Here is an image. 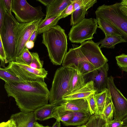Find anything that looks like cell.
<instances>
[{
    "instance_id": "1",
    "label": "cell",
    "mask_w": 127,
    "mask_h": 127,
    "mask_svg": "<svg viewBox=\"0 0 127 127\" xmlns=\"http://www.w3.org/2000/svg\"><path fill=\"white\" fill-rule=\"evenodd\" d=\"M8 97L15 99L21 112L28 113L48 104L50 91L44 80L5 83Z\"/></svg>"
},
{
    "instance_id": "2",
    "label": "cell",
    "mask_w": 127,
    "mask_h": 127,
    "mask_svg": "<svg viewBox=\"0 0 127 127\" xmlns=\"http://www.w3.org/2000/svg\"><path fill=\"white\" fill-rule=\"evenodd\" d=\"M65 31L57 25L42 34V43L46 47L49 59L54 65L61 64L67 52V36Z\"/></svg>"
},
{
    "instance_id": "3",
    "label": "cell",
    "mask_w": 127,
    "mask_h": 127,
    "mask_svg": "<svg viewBox=\"0 0 127 127\" xmlns=\"http://www.w3.org/2000/svg\"><path fill=\"white\" fill-rule=\"evenodd\" d=\"M6 9L3 25L0 29V38L5 52L7 63L15 61L17 34L19 23L11 13Z\"/></svg>"
},
{
    "instance_id": "4",
    "label": "cell",
    "mask_w": 127,
    "mask_h": 127,
    "mask_svg": "<svg viewBox=\"0 0 127 127\" xmlns=\"http://www.w3.org/2000/svg\"><path fill=\"white\" fill-rule=\"evenodd\" d=\"M74 69L63 66L57 70L49 91L50 104L58 106L65 102L63 98L70 94V83Z\"/></svg>"
},
{
    "instance_id": "5",
    "label": "cell",
    "mask_w": 127,
    "mask_h": 127,
    "mask_svg": "<svg viewBox=\"0 0 127 127\" xmlns=\"http://www.w3.org/2000/svg\"><path fill=\"white\" fill-rule=\"evenodd\" d=\"M120 2L99 6L95 11L96 19H103L117 28L127 42V16L120 9Z\"/></svg>"
},
{
    "instance_id": "6",
    "label": "cell",
    "mask_w": 127,
    "mask_h": 127,
    "mask_svg": "<svg viewBox=\"0 0 127 127\" xmlns=\"http://www.w3.org/2000/svg\"><path fill=\"white\" fill-rule=\"evenodd\" d=\"M98 27L97 19L85 18L72 26L68 35L69 39L71 42L80 44L92 39Z\"/></svg>"
},
{
    "instance_id": "7",
    "label": "cell",
    "mask_w": 127,
    "mask_h": 127,
    "mask_svg": "<svg viewBox=\"0 0 127 127\" xmlns=\"http://www.w3.org/2000/svg\"><path fill=\"white\" fill-rule=\"evenodd\" d=\"M42 10L41 6L33 7L25 0H12L11 11L20 23H29L43 18L46 15Z\"/></svg>"
},
{
    "instance_id": "8",
    "label": "cell",
    "mask_w": 127,
    "mask_h": 127,
    "mask_svg": "<svg viewBox=\"0 0 127 127\" xmlns=\"http://www.w3.org/2000/svg\"><path fill=\"white\" fill-rule=\"evenodd\" d=\"M107 88L114 106V119L122 121L127 116V99L116 87L112 76L108 77Z\"/></svg>"
},
{
    "instance_id": "9",
    "label": "cell",
    "mask_w": 127,
    "mask_h": 127,
    "mask_svg": "<svg viewBox=\"0 0 127 127\" xmlns=\"http://www.w3.org/2000/svg\"><path fill=\"white\" fill-rule=\"evenodd\" d=\"M7 67L24 81L44 80L48 74V71L44 68L35 69L30 65L15 61L9 62Z\"/></svg>"
},
{
    "instance_id": "10",
    "label": "cell",
    "mask_w": 127,
    "mask_h": 127,
    "mask_svg": "<svg viewBox=\"0 0 127 127\" xmlns=\"http://www.w3.org/2000/svg\"><path fill=\"white\" fill-rule=\"evenodd\" d=\"M99 46L91 39L83 42L79 46L84 55L96 69L102 67L108 61Z\"/></svg>"
},
{
    "instance_id": "11",
    "label": "cell",
    "mask_w": 127,
    "mask_h": 127,
    "mask_svg": "<svg viewBox=\"0 0 127 127\" xmlns=\"http://www.w3.org/2000/svg\"><path fill=\"white\" fill-rule=\"evenodd\" d=\"M42 18L27 23H19L17 34L16 57L20 56L25 47V44L37 28Z\"/></svg>"
},
{
    "instance_id": "12",
    "label": "cell",
    "mask_w": 127,
    "mask_h": 127,
    "mask_svg": "<svg viewBox=\"0 0 127 127\" xmlns=\"http://www.w3.org/2000/svg\"><path fill=\"white\" fill-rule=\"evenodd\" d=\"M75 11L71 14L70 25L74 26L85 19L87 10L97 2L96 0H71Z\"/></svg>"
},
{
    "instance_id": "13",
    "label": "cell",
    "mask_w": 127,
    "mask_h": 127,
    "mask_svg": "<svg viewBox=\"0 0 127 127\" xmlns=\"http://www.w3.org/2000/svg\"><path fill=\"white\" fill-rule=\"evenodd\" d=\"M66 54L62 63L63 66L77 70L79 65L85 61H89L80 50L78 45L72 44Z\"/></svg>"
},
{
    "instance_id": "14",
    "label": "cell",
    "mask_w": 127,
    "mask_h": 127,
    "mask_svg": "<svg viewBox=\"0 0 127 127\" xmlns=\"http://www.w3.org/2000/svg\"><path fill=\"white\" fill-rule=\"evenodd\" d=\"M108 65L107 63L99 69L93 72L91 76L96 94L101 92L107 88Z\"/></svg>"
},
{
    "instance_id": "15",
    "label": "cell",
    "mask_w": 127,
    "mask_h": 127,
    "mask_svg": "<svg viewBox=\"0 0 127 127\" xmlns=\"http://www.w3.org/2000/svg\"><path fill=\"white\" fill-rule=\"evenodd\" d=\"M57 106L62 110L84 112L91 114L86 98L68 100Z\"/></svg>"
},
{
    "instance_id": "16",
    "label": "cell",
    "mask_w": 127,
    "mask_h": 127,
    "mask_svg": "<svg viewBox=\"0 0 127 127\" xmlns=\"http://www.w3.org/2000/svg\"><path fill=\"white\" fill-rule=\"evenodd\" d=\"M96 94L93 81L91 80L87 82L77 91L64 96L63 99L65 102L68 100L79 99L86 98L90 95Z\"/></svg>"
},
{
    "instance_id": "17",
    "label": "cell",
    "mask_w": 127,
    "mask_h": 127,
    "mask_svg": "<svg viewBox=\"0 0 127 127\" xmlns=\"http://www.w3.org/2000/svg\"><path fill=\"white\" fill-rule=\"evenodd\" d=\"M10 118L14 121L16 127H33L36 122L34 111L28 113L21 111L12 114Z\"/></svg>"
},
{
    "instance_id": "18",
    "label": "cell",
    "mask_w": 127,
    "mask_h": 127,
    "mask_svg": "<svg viewBox=\"0 0 127 127\" xmlns=\"http://www.w3.org/2000/svg\"><path fill=\"white\" fill-rule=\"evenodd\" d=\"M71 3V0H53L46 7V16L44 19L60 14Z\"/></svg>"
},
{
    "instance_id": "19",
    "label": "cell",
    "mask_w": 127,
    "mask_h": 127,
    "mask_svg": "<svg viewBox=\"0 0 127 127\" xmlns=\"http://www.w3.org/2000/svg\"><path fill=\"white\" fill-rule=\"evenodd\" d=\"M57 106L51 104H47L36 109L34 111L35 119L43 121L52 118L54 110Z\"/></svg>"
},
{
    "instance_id": "20",
    "label": "cell",
    "mask_w": 127,
    "mask_h": 127,
    "mask_svg": "<svg viewBox=\"0 0 127 127\" xmlns=\"http://www.w3.org/2000/svg\"><path fill=\"white\" fill-rule=\"evenodd\" d=\"M73 116L69 121L63 122L65 126H80L84 125L88 121L92 115L91 114L86 112L73 111Z\"/></svg>"
},
{
    "instance_id": "21",
    "label": "cell",
    "mask_w": 127,
    "mask_h": 127,
    "mask_svg": "<svg viewBox=\"0 0 127 127\" xmlns=\"http://www.w3.org/2000/svg\"><path fill=\"white\" fill-rule=\"evenodd\" d=\"M110 95L109 90L107 88L101 92L94 95L97 107L95 114L102 115Z\"/></svg>"
},
{
    "instance_id": "22",
    "label": "cell",
    "mask_w": 127,
    "mask_h": 127,
    "mask_svg": "<svg viewBox=\"0 0 127 127\" xmlns=\"http://www.w3.org/2000/svg\"><path fill=\"white\" fill-rule=\"evenodd\" d=\"M126 42L123 37L121 36L114 35L105 36V38L96 43L101 45L99 47L106 48L114 49L115 45L121 43Z\"/></svg>"
},
{
    "instance_id": "23",
    "label": "cell",
    "mask_w": 127,
    "mask_h": 127,
    "mask_svg": "<svg viewBox=\"0 0 127 127\" xmlns=\"http://www.w3.org/2000/svg\"><path fill=\"white\" fill-rule=\"evenodd\" d=\"M97 19L98 25V28L102 30L105 36L114 35L123 37L119 30L108 21L101 18H98Z\"/></svg>"
},
{
    "instance_id": "24",
    "label": "cell",
    "mask_w": 127,
    "mask_h": 127,
    "mask_svg": "<svg viewBox=\"0 0 127 127\" xmlns=\"http://www.w3.org/2000/svg\"><path fill=\"white\" fill-rule=\"evenodd\" d=\"M86 83L83 76L78 71L74 69L70 83V94L77 91Z\"/></svg>"
},
{
    "instance_id": "25",
    "label": "cell",
    "mask_w": 127,
    "mask_h": 127,
    "mask_svg": "<svg viewBox=\"0 0 127 127\" xmlns=\"http://www.w3.org/2000/svg\"><path fill=\"white\" fill-rule=\"evenodd\" d=\"M61 13L58 15L45 20L42 19L37 27L38 34L43 33L51 27L57 25L59 20L62 18Z\"/></svg>"
},
{
    "instance_id": "26",
    "label": "cell",
    "mask_w": 127,
    "mask_h": 127,
    "mask_svg": "<svg viewBox=\"0 0 127 127\" xmlns=\"http://www.w3.org/2000/svg\"><path fill=\"white\" fill-rule=\"evenodd\" d=\"M73 116V111L62 110L57 106L54 110L52 114V118L62 122L69 121Z\"/></svg>"
},
{
    "instance_id": "27",
    "label": "cell",
    "mask_w": 127,
    "mask_h": 127,
    "mask_svg": "<svg viewBox=\"0 0 127 127\" xmlns=\"http://www.w3.org/2000/svg\"><path fill=\"white\" fill-rule=\"evenodd\" d=\"M0 78L5 83L24 81L13 73L7 67L4 68L0 67Z\"/></svg>"
},
{
    "instance_id": "28",
    "label": "cell",
    "mask_w": 127,
    "mask_h": 127,
    "mask_svg": "<svg viewBox=\"0 0 127 127\" xmlns=\"http://www.w3.org/2000/svg\"><path fill=\"white\" fill-rule=\"evenodd\" d=\"M107 121L102 115H92L85 125L87 127H106Z\"/></svg>"
},
{
    "instance_id": "29",
    "label": "cell",
    "mask_w": 127,
    "mask_h": 127,
    "mask_svg": "<svg viewBox=\"0 0 127 127\" xmlns=\"http://www.w3.org/2000/svg\"><path fill=\"white\" fill-rule=\"evenodd\" d=\"M95 66L89 61H85L80 64L78 66L77 70L83 77L96 70Z\"/></svg>"
},
{
    "instance_id": "30",
    "label": "cell",
    "mask_w": 127,
    "mask_h": 127,
    "mask_svg": "<svg viewBox=\"0 0 127 127\" xmlns=\"http://www.w3.org/2000/svg\"><path fill=\"white\" fill-rule=\"evenodd\" d=\"M114 114V107L110 95L103 110L102 115L107 122H108L112 120Z\"/></svg>"
},
{
    "instance_id": "31",
    "label": "cell",
    "mask_w": 127,
    "mask_h": 127,
    "mask_svg": "<svg viewBox=\"0 0 127 127\" xmlns=\"http://www.w3.org/2000/svg\"><path fill=\"white\" fill-rule=\"evenodd\" d=\"M32 59L31 52L26 48L21 54L16 58L15 62L30 65L31 63Z\"/></svg>"
},
{
    "instance_id": "32",
    "label": "cell",
    "mask_w": 127,
    "mask_h": 127,
    "mask_svg": "<svg viewBox=\"0 0 127 127\" xmlns=\"http://www.w3.org/2000/svg\"><path fill=\"white\" fill-rule=\"evenodd\" d=\"M31 54L32 59L30 66L32 68L36 69L43 68V61L40 60L38 54L36 52H31Z\"/></svg>"
},
{
    "instance_id": "33",
    "label": "cell",
    "mask_w": 127,
    "mask_h": 127,
    "mask_svg": "<svg viewBox=\"0 0 127 127\" xmlns=\"http://www.w3.org/2000/svg\"><path fill=\"white\" fill-rule=\"evenodd\" d=\"M115 58L119 67L122 71L127 72V55L123 54Z\"/></svg>"
},
{
    "instance_id": "34",
    "label": "cell",
    "mask_w": 127,
    "mask_h": 127,
    "mask_svg": "<svg viewBox=\"0 0 127 127\" xmlns=\"http://www.w3.org/2000/svg\"><path fill=\"white\" fill-rule=\"evenodd\" d=\"M94 95H91L86 98L88 103L91 113L92 115L95 114L97 111Z\"/></svg>"
},
{
    "instance_id": "35",
    "label": "cell",
    "mask_w": 127,
    "mask_h": 127,
    "mask_svg": "<svg viewBox=\"0 0 127 127\" xmlns=\"http://www.w3.org/2000/svg\"><path fill=\"white\" fill-rule=\"evenodd\" d=\"M0 58L1 61L0 66H2L4 68L6 67L5 64H6V56L4 49L1 39H0Z\"/></svg>"
},
{
    "instance_id": "36",
    "label": "cell",
    "mask_w": 127,
    "mask_h": 127,
    "mask_svg": "<svg viewBox=\"0 0 127 127\" xmlns=\"http://www.w3.org/2000/svg\"><path fill=\"white\" fill-rule=\"evenodd\" d=\"M74 11L73 5L71 2L62 12L61 15L62 18H65L71 14Z\"/></svg>"
},
{
    "instance_id": "37",
    "label": "cell",
    "mask_w": 127,
    "mask_h": 127,
    "mask_svg": "<svg viewBox=\"0 0 127 127\" xmlns=\"http://www.w3.org/2000/svg\"><path fill=\"white\" fill-rule=\"evenodd\" d=\"M6 9L2 0H0V29L3 25Z\"/></svg>"
},
{
    "instance_id": "38",
    "label": "cell",
    "mask_w": 127,
    "mask_h": 127,
    "mask_svg": "<svg viewBox=\"0 0 127 127\" xmlns=\"http://www.w3.org/2000/svg\"><path fill=\"white\" fill-rule=\"evenodd\" d=\"M123 125L122 121L114 119L107 122L106 127H121Z\"/></svg>"
},
{
    "instance_id": "39",
    "label": "cell",
    "mask_w": 127,
    "mask_h": 127,
    "mask_svg": "<svg viewBox=\"0 0 127 127\" xmlns=\"http://www.w3.org/2000/svg\"><path fill=\"white\" fill-rule=\"evenodd\" d=\"M0 127H16V126L14 121L10 118L7 122L1 123Z\"/></svg>"
},
{
    "instance_id": "40",
    "label": "cell",
    "mask_w": 127,
    "mask_h": 127,
    "mask_svg": "<svg viewBox=\"0 0 127 127\" xmlns=\"http://www.w3.org/2000/svg\"><path fill=\"white\" fill-rule=\"evenodd\" d=\"M6 10L10 13H11L12 0H2Z\"/></svg>"
},
{
    "instance_id": "41",
    "label": "cell",
    "mask_w": 127,
    "mask_h": 127,
    "mask_svg": "<svg viewBox=\"0 0 127 127\" xmlns=\"http://www.w3.org/2000/svg\"><path fill=\"white\" fill-rule=\"evenodd\" d=\"M34 42L32 41L29 40L25 44V47L28 49H32L34 47Z\"/></svg>"
},
{
    "instance_id": "42",
    "label": "cell",
    "mask_w": 127,
    "mask_h": 127,
    "mask_svg": "<svg viewBox=\"0 0 127 127\" xmlns=\"http://www.w3.org/2000/svg\"><path fill=\"white\" fill-rule=\"evenodd\" d=\"M37 28L33 32L29 40L32 41L34 42L35 41L38 34Z\"/></svg>"
},
{
    "instance_id": "43",
    "label": "cell",
    "mask_w": 127,
    "mask_h": 127,
    "mask_svg": "<svg viewBox=\"0 0 127 127\" xmlns=\"http://www.w3.org/2000/svg\"><path fill=\"white\" fill-rule=\"evenodd\" d=\"M53 0H36L46 7L48 6L51 3Z\"/></svg>"
},
{
    "instance_id": "44",
    "label": "cell",
    "mask_w": 127,
    "mask_h": 127,
    "mask_svg": "<svg viewBox=\"0 0 127 127\" xmlns=\"http://www.w3.org/2000/svg\"><path fill=\"white\" fill-rule=\"evenodd\" d=\"M61 125L60 121L56 120V121L51 127H61Z\"/></svg>"
},
{
    "instance_id": "45",
    "label": "cell",
    "mask_w": 127,
    "mask_h": 127,
    "mask_svg": "<svg viewBox=\"0 0 127 127\" xmlns=\"http://www.w3.org/2000/svg\"><path fill=\"white\" fill-rule=\"evenodd\" d=\"M33 127H51L48 126H44L42 125L39 124L38 123L36 122L34 124V125Z\"/></svg>"
},
{
    "instance_id": "46",
    "label": "cell",
    "mask_w": 127,
    "mask_h": 127,
    "mask_svg": "<svg viewBox=\"0 0 127 127\" xmlns=\"http://www.w3.org/2000/svg\"><path fill=\"white\" fill-rule=\"evenodd\" d=\"M120 2L122 5L127 8V0H122Z\"/></svg>"
},
{
    "instance_id": "47",
    "label": "cell",
    "mask_w": 127,
    "mask_h": 127,
    "mask_svg": "<svg viewBox=\"0 0 127 127\" xmlns=\"http://www.w3.org/2000/svg\"><path fill=\"white\" fill-rule=\"evenodd\" d=\"M122 121L123 122V125H127V116Z\"/></svg>"
},
{
    "instance_id": "48",
    "label": "cell",
    "mask_w": 127,
    "mask_h": 127,
    "mask_svg": "<svg viewBox=\"0 0 127 127\" xmlns=\"http://www.w3.org/2000/svg\"><path fill=\"white\" fill-rule=\"evenodd\" d=\"M76 127H87L85 125H84L80 126H78Z\"/></svg>"
},
{
    "instance_id": "49",
    "label": "cell",
    "mask_w": 127,
    "mask_h": 127,
    "mask_svg": "<svg viewBox=\"0 0 127 127\" xmlns=\"http://www.w3.org/2000/svg\"><path fill=\"white\" fill-rule=\"evenodd\" d=\"M121 127H127V125H123Z\"/></svg>"
}]
</instances>
